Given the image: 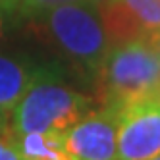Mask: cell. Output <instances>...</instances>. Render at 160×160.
Masks as SVG:
<instances>
[{"label":"cell","instance_id":"obj_1","mask_svg":"<svg viewBox=\"0 0 160 160\" xmlns=\"http://www.w3.org/2000/svg\"><path fill=\"white\" fill-rule=\"evenodd\" d=\"M95 98L70 81V70L60 60L39 62L31 83L14 108L10 133L66 135L72 125L95 108Z\"/></svg>","mask_w":160,"mask_h":160},{"label":"cell","instance_id":"obj_2","mask_svg":"<svg viewBox=\"0 0 160 160\" xmlns=\"http://www.w3.org/2000/svg\"><path fill=\"white\" fill-rule=\"evenodd\" d=\"M31 21L68 70L77 72L91 83L97 81L110 50V41L97 6L87 0L66 2L48 8Z\"/></svg>","mask_w":160,"mask_h":160},{"label":"cell","instance_id":"obj_3","mask_svg":"<svg viewBox=\"0 0 160 160\" xmlns=\"http://www.w3.org/2000/svg\"><path fill=\"white\" fill-rule=\"evenodd\" d=\"M95 85L102 106L112 110L160 97V42L128 41L112 44Z\"/></svg>","mask_w":160,"mask_h":160},{"label":"cell","instance_id":"obj_4","mask_svg":"<svg viewBox=\"0 0 160 160\" xmlns=\"http://www.w3.org/2000/svg\"><path fill=\"white\" fill-rule=\"evenodd\" d=\"M118 160H151L160 154V97L116 110Z\"/></svg>","mask_w":160,"mask_h":160},{"label":"cell","instance_id":"obj_5","mask_svg":"<svg viewBox=\"0 0 160 160\" xmlns=\"http://www.w3.org/2000/svg\"><path fill=\"white\" fill-rule=\"evenodd\" d=\"M97 8L110 47L128 41L160 42V0H104Z\"/></svg>","mask_w":160,"mask_h":160},{"label":"cell","instance_id":"obj_6","mask_svg":"<svg viewBox=\"0 0 160 160\" xmlns=\"http://www.w3.org/2000/svg\"><path fill=\"white\" fill-rule=\"evenodd\" d=\"M118 116L108 106L93 108L64 135L68 160H118Z\"/></svg>","mask_w":160,"mask_h":160},{"label":"cell","instance_id":"obj_7","mask_svg":"<svg viewBox=\"0 0 160 160\" xmlns=\"http://www.w3.org/2000/svg\"><path fill=\"white\" fill-rule=\"evenodd\" d=\"M39 60L25 52L0 50V131H10L14 108L23 97Z\"/></svg>","mask_w":160,"mask_h":160},{"label":"cell","instance_id":"obj_8","mask_svg":"<svg viewBox=\"0 0 160 160\" xmlns=\"http://www.w3.org/2000/svg\"><path fill=\"white\" fill-rule=\"evenodd\" d=\"M25 19L27 18L21 10L19 0H0V47L6 42L10 33Z\"/></svg>","mask_w":160,"mask_h":160},{"label":"cell","instance_id":"obj_9","mask_svg":"<svg viewBox=\"0 0 160 160\" xmlns=\"http://www.w3.org/2000/svg\"><path fill=\"white\" fill-rule=\"evenodd\" d=\"M19 2H21V10H23L25 18L33 19L39 14L47 12L48 8L60 6V4H66V2H77V0H19Z\"/></svg>","mask_w":160,"mask_h":160},{"label":"cell","instance_id":"obj_10","mask_svg":"<svg viewBox=\"0 0 160 160\" xmlns=\"http://www.w3.org/2000/svg\"><path fill=\"white\" fill-rule=\"evenodd\" d=\"M0 160H23L10 131H0Z\"/></svg>","mask_w":160,"mask_h":160},{"label":"cell","instance_id":"obj_11","mask_svg":"<svg viewBox=\"0 0 160 160\" xmlns=\"http://www.w3.org/2000/svg\"><path fill=\"white\" fill-rule=\"evenodd\" d=\"M87 2H89V4H93V6H98L100 2H104V0H87Z\"/></svg>","mask_w":160,"mask_h":160},{"label":"cell","instance_id":"obj_12","mask_svg":"<svg viewBox=\"0 0 160 160\" xmlns=\"http://www.w3.org/2000/svg\"><path fill=\"white\" fill-rule=\"evenodd\" d=\"M151 160H160V154H158V156H154V158H151Z\"/></svg>","mask_w":160,"mask_h":160}]
</instances>
